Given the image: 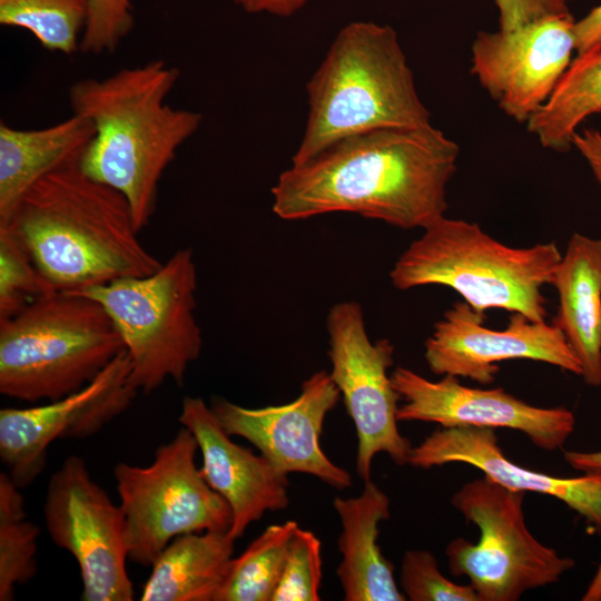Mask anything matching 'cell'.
I'll use <instances>...</instances> for the list:
<instances>
[{
  "instance_id": "cell-27",
  "label": "cell",
  "mask_w": 601,
  "mask_h": 601,
  "mask_svg": "<svg viewBox=\"0 0 601 601\" xmlns=\"http://www.w3.org/2000/svg\"><path fill=\"white\" fill-rule=\"evenodd\" d=\"M57 292L40 274L18 237L0 226V319Z\"/></svg>"
},
{
  "instance_id": "cell-37",
  "label": "cell",
  "mask_w": 601,
  "mask_h": 601,
  "mask_svg": "<svg viewBox=\"0 0 601 601\" xmlns=\"http://www.w3.org/2000/svg\"><path fill=\"white\" fill-rule=\"evenodd\" d=\"M559 1H561L562 3H565V4H566L568 1H570V0H559Z\"/></svg>"
},
{
  "instance_id": "cell-18",
  "label": "cell",
  "mask_w": 601,
  "mask_h": 601,
  "mask_svg": "<svg viewBox=\"0 0 601 601\" xmlns=\"http://www.w3.org/2000/svg\"><path fill=\"white\" fill-rule=\"evenodd\" d=\"M464 463L512 491L534 492L563 502L584 519L589 529L601 536V475L582 474L559 477L533 471L509 460L495 431L487 427H441L413 446L408 464L431 469Z\"/></svg>"
},
{
  "instance_id": "cell-23",
  "label": "cell",
  "mask_w": 601,
  "mask_h": 601,
  "mask_svg": "<svg viewBox=\"0 0 601 601\" xmlns=\"http://www.w3.org/2000/svg\"><path fill=\"white\" fill-rule=\"evenodd\" d=\"M601 112V48L572 60L548 101L526 121L548 149L566 151L579 126Z\"/></svg>"
},
{
  "instance_id": "cell-2",
  "label": "cell",
  "mask_w": 601,
  "mask_h": 601,
  "mask_svg": "<svg viewBox=\"0 0 601 601\" xmlns=\"http://www.w3.org/2000/svg\"><path fill=\"white\" fill-rule=\"evenodd\" d=\"M179 75L154 59L69 88L72 114L95 128L79 166L127 199L138 231L155 213L162 174L203 121L199 112L167 104Z\"/></svg>"
},
{
  "instance_id": "cell-9",
  "label": "cell",
  "mask_w": 601,
  "mask_h": 601,
  "mask_svg": "<svg viewBox=\"0 0 601 601\" xmlns=\"http://www.w3.org/2000/svg\"><path fill=\"white\" fill-rule=\"evenodd\" d=\"M197 450L195 436L183 426L157 447L149 465L115 466L131 562L151 565L178 535L230 529L231 510L200 475Z\"/></svg>"
},
{
  "instance_id": "cell-7",
  "label": "cell",
  "mask_w": 601,
  "mask_h": 601,
  "mask_svg": "<svg viewBox=\"0 0 601 601\" xmlns=\"http://www.w3.org/2000/svg\"><path fill=\"white\" fill-rule=\"evenodd\" d=\"M191 248L176 250L154 273L70 292L97 300L111 318L130 361V383L149 394L166 380L183 385L201 353Z\"/></svg>"
},
{
  "instance_id": "cell-30",
  "label": "cell",
  "mask_w": 601,
  "mask_h": 601,
  "mask_svg": "<svg viewBox=\"0 0 601 601\" xmlns=\"http://www.w3.org/2000/svg\"><path fill=\"white\" fill-rule=\"evenodd\" d=\"M88 20L80 50L101 55L115 51L135 24L132 0H87Z\"/></svg>"
},
{
  "instance_id": "cell-15",
  "label": "cell",
  "mask_w": 601,
  "mask_h": 601,
  "mask_svg": "<svg viewBox=\"0 0 601 601\" xmlns=\"http://www.w3.org/2000/svg\"><path fill=\"white\" fill-rule=\"evenodd\" d=\"M339 398L329 373L318 371L289 403L249 408L215 397L210 407L230 436L247 440L282 473L309 474L343 490L352 485L349 473L321 447L325 418Z\"/></svg>"
},
{
  "instance_id": "cell-34",
  "label": "cell",
  "mask_w": 601,
  "mask_h": 601,
  "mask_svg": "<svg viewBox=\"0 0 601 601\" xmlns=\"http://www.w3.org/2000/svg\"><path fill=\"white\" fill-rule=\"evenodd\" d=\"M247 13H269L290 17L302 10L308 0H231Z\"/></svg>"
},
{
  "instance_id": "cell-29",
  "label": "cell",
  "mask_w": 601,
  "mask_h": 601,
  "mask_svg": "<svg viewBox=\"0 0 601 601\" xmlns=\"http://www.w3.org/2000/svg\"><path fill=\"white\" fill-rule=\"evenodd\" d=\"M400 585L411 601H480L471 584H459L445 578L436 558L426 550L404 553Z\"/></svg>"
},
{
  "instance_id": "cell-11",
  "label": "cell",
  "mask_w": 601,
  "mask_h": 601,
  "mask_svg": "<svg viewBox=\"0 0 601 601\" xmlns=\"http://www.w3.org/2000/svg\"><path fill=\"white\" fill-rule=\"evenodd\" d=\"M43 515L52 542L78 563L83 601L132 600L122 510L91 479L82 457H67L51 474Z\"/></svg>"
},
{
  "instance_id": "cell-16",
  "label": "cell",
  "mask_w": 601,
  "mask_h": 601,
  "mask_svg": "<svg viewBox=\"0 0 601 601\" xmlns=\"http://www.w3.org/2000/svg\"><path fill=\"white\" fill-rule=\"evenodd\" d=\"M391 378L404 401L397 408L398 422L510 428L544 451L562 447L575 427V416L569 408L533 406L500 387H469L452 375L431 381L403 366L395 368Z\"/></svg>"
},
{
  "instance_id": "cell-5",
  "label": "cell",
  "mask_w": 601,
  "mask_h": 601,
  "mask_svg": "<svg viewBox=\"0 0 601 601\" xmlns=\"http://www.w3.org/2000/svg\"><path fill=\"white\" fill-rule=\"evenodd\" d=\"M561 258L555 243L511 247L475 223L443 216L400 255L390 278L401 290L450 287L479 313L501 308L543 322L542 287L553 283Z\"/></svg>"
},
{
  "instance_id": "cell-10",
  "label": "cell",
  "mask_w": 601,
  "mask_h": 601,
  "mask_svg": "<svg viewBox=\"0 0 601 601\" xmlns=\"http://www.w3.org/2000/svg\"><path fill=\"white\" fill-rule=\"evenodd\" d=\"M329 375L343 396L357 434L356 472L371 480L375 455L387 454L397 465L408 464L412 444L398 431L400 394L388 368L394 345L387 338L372 342L364 312L356 300H342L326 316Z\"/></svg>"
},
{
  "instance_id": "cell-1",
  "label": "cell",
  "mask_w": 601,
  "mask_h": 601,
  "mask_svg": "<svg viewBox=\"0 0 601 601\" xmlns=\"http://www.w3.org/2000/svg\"><path fill=\"white\" fill-rule=\"evenodd\" d=\"M459 154L432 124L352 135L284 170L272 188V209L284 220L352 213L424 229L445 216Z\"/></svg>"
},
{
  "instance_id": "cell-21",
  "label": "cell",
  "mask_w": 601,
  "mask_h": 601,
  "mask_svg": "<svg viewBox=\"0 0 601 601\" xmlns=\"http://www.w3.org/2000/svg\"><path fill=\"white\" fill-rule=\"evenodd\" d=\"M95 136L92 122L77 114L38 129L0 122V224L28 189L46 175L79 164Z\"/></svg>"
},
{
  "instance_id": "cell-22",
  "label": "cell",
  "mask_w": 601,
  "mask_h": 601,
  "mask_svg": "<svg viewBox=\"0 0 601 601\" xmlns=\"http://www.w3.org/2000/svg\"><path fill=\"white\" fill-rule=\"evenodd\" d=\"M235 541L225 531L176 536L152 562L141 601H214L233 559Z\"/></svg>"
},
{
  "instance_id": "cell-12",
  "label": "cell",
  "mask_w": 601,
  "mask_h": 601,
  "mask_svg": "<svg viewBox=\"0 0 601 601\" xmlns=\"http://www.w3.org/2000/svg\"><path fill=\"white\" fill-rule=\"evenodd\" d=\"M575 21L565 11L476 33L471 72L509 117L526 122L551 97L577 51Z\"/></svg>"
},
{
  "instance_id": "cell-38",
  "label": "cell",
  "mask_w": 601,
  "mask_h": 601,
  "mask_svg": "<svg viewBox=\"0 0 601 601\" xmlns=\"http://www.w3.org/2000/svg\"><path fill=\"white\" fill-rule=\"evenodd\" d=\"M598 601H601V594H600V597H599V600H598Z\"/></svg>"
},
{
  "instance_id": "cell-13",
  "label": "cell",
  "mask_w": 601,
  "mask_h": 601,
  "mask_svg": "<svg viewBox=\"0 0 601 601\" xmlns=\"http://www.w3.org/2000/svg\"><path fill=\"white\" fill-rule=\"evenodd\" d=\"M139 392L130 383L124 349L80 390L47 404L0 411V457L20 487L42 473L49 445L60 439H86L124 413Z\"/></svg>"
},
{
  "instance_id": "cell-20",
  "label": "cell",
  "mask_w": 601,
  "mask_h": 601,
  "mask_svg": "<svg viewBox=\"0 0 601 601\" xmlns=\"http://www.w3.org/2000/svg\"><path fill=\"white\" fill-rule=\"evenodd\" d=\"M552 285L559 296L553 323L582 367L583 381L601 385V238L574 233Z\"/></svg>"
},
{
  "instance_id": "cell-32",
  "label": "cell",
  "mask_w": 601,
  "mask_h": 601,
  "mask_svg": "<svg viewBox=\"0 0 601 601\" xmlns=\"http://www.w3.org/2000/svg\"><path fill=\"white\" fill-rule=\"evenodd\" d=\"M574 33L578 55L601 48V3L575 21Z\"/></svg>"
},
{
  "instance_id": "cell-17",
  "label": "cell",
  "mask_w": 601,
  "mask_h": 601,
  "mask_svg": "<svg viewBox=\"0 0 601 601\" xmlns=\"http://www.w3.org/2000/svg\"><path fill=\"white\" fill-rule=\"evenodd\" d=\"M178 420L197 441L200 475L231 510L228 534L234 540L267 511L288 506L287 475L264 455L235 443L201 397L186 396Z\"/></svg>"
},
{
  "instance_id": "cell-24",
  "label": "cell",
  "mask_w": 601,
  "mask_h": 601,
  "mask_svg": "<svg viewBox=\"0 0 601 601\" xmlns=\"http://www.w3.org/2000/svg\"><path fill=\"white\" fill-rule=\"evenodd\" d=\"M297 528L293 520L266 528L230 560L214 601H272Z\"/></svg>"
},
{
  "instance_id": "cell-8",
  "label": "cell",
  "mask_w": 601,
  "mask_h": 601,
  "mask_svg": "<svg viewBox=\"0 0 601 601\" xmlns=\"http://www.w3.org/2000/svg\"><path fill=\"white\" fill-rule=\"evenodd\" d=\"M524 496L483 475L464 483L451 499L480 536L476 542L456 538L447 544L450 572L466 577L480 601H518L575 566L574 559L560 555L530 532Z\"/></svg>"
},
{
  "instance_id": "cell-36",
  "label": "cell",
  "mask_w": 601,
  "mask_h": 601,
  "mask_svg": "<svg viewBox=\"0 0 601 601\" xmlns=\"http://www.w3.org/2000/svg\"><path fill=\"white\" fill-rule=\"evenodd\" d=\"M600 594H601V561L581 600L582 601H598Z\"/></svg>"
},
{
  "instance_id": "cell-14",
  "label": "cell",
  "mask_w": 601,
  "mask_h": 601,
  "mask_svg": "<svg viewBox=\"0 0 601 601\" xmlns=\"http://www.w3.org/2000/svg\"><path fill=\"white\" fill-rule=\"evenodd\" d=\"M484 317L464 300L444 312L424 344V357L434 374L487 385L500 370L496 363L531 359L582 375L579 358L554 323L513 313L508 326L495 331L483 325Z\"/></svg>"
},
{
  "instance_id": "cell-31",
  "label": "cell",
  "mask_w": 601,
  "mask_h": 601,
  "mask_svg": "<svg viewBox=\"0 0 601 601\" xmlns=\"http://www.w3.org/2000/svg\"><path fill=\"white\" fill-rule=\"evenodd\" d=\"M501 30H514L546 16L569 11L559 0H494Z\"/></svg>"
},
{
  "instance_id": "cell-33",
  "label": "cell",
  "mask_w": 601,
  "mask_h": 601,
  "mask_svg": "<svg viewBox=\"0 0 601 601\" xmlns=\"http://www.w3.org/2000/svg\"><path fill=\"white\" fill-rule=\"evenodd\" d=\"M572 146L587 160L601 187V131L597 129L577 131L572 139Z\"/></svg>"
},
{
  "instance_id": "cell-35",
  "label": "cell",
  "mask_w": 601,
  "mask_h": 601,
  "mask_svg": "<svg viewBox=\"0 0 601 601\" xmlns=\"http://www.w3.org/2000/svg\"><path fill=\"white\" fill-rule=\"evenodd\" d=\"M564 460L572 469L583 474L601 475V451H566Z\"/></svg>"
},
{
  "instance_id": "cell-6",
  "label": "cell",
  "mask_w": 601,
  "mask_h": 601,
  "mask_svg": "<svg viewBox=\"0 0 601 601\" xmlns=\"http://www.w3.org/2000/svg\"><path fill=\"white\" fill-rule=\"evenodd\" d=\"M124 349L97 300L53 292L0 319V393L26 402L61 398L88 384Z\"/></svg>"
},
{
  "instance_id": "cell-28",
  "label": "cell",
  "mask_w": 601,
  "mask_h": 601,
  "mask_svg": "<svg viewBox=\"0 0 601 601\" xmlns=\"http://www.w3.org/2000/svg\"><path fill=\"white\" fill-rule=\"evenodd\" d=\"M322 581V543L308 530L295 531L272 601H318Z\"/></svg>"
},
{
  "instance_id": "cell-25",
  "label": "cell",
  "mask_w": 601,
  "mask_h": 601,
  "mask_svg": "<svg viewBox=\"0 0 601 601\" xmlns=\"http://www.w3.org/2000/svg\"><path fill=\"white\" fill-rule=\"evenodd\" d=\"M87 20V0H0L2 26L24 29L45 49L63 55L80 49Z\"/></svg>"
},
{
  "instance_id": "cell-19",
  "label": "cell",
  "mask_w": 601,
  "mask_h": 601,
  "mask_svg": "<svg viewBox=\"0 0 601 601\" xmlns=\"http://www.w3.org/2000/svg\"><path fill=\"white\" fill-rule=\"evenodd\" d=\"M334 509L341 521L336 574L346 601H404L394 577V565L377 543L378 525L390 518L391 501L372 481L353 497L336 496Z\"/></svg>"
},
{
  "instance_id": "cell-3",
  "label": "cell",
  "mask_w": 601,
  "mask_h": 601,
  "mask_svg": "<svg viewBox=\"0 0 601 601\" xmlns=\"http://www.w3.org/2000/svg\"><path fill=\"white\" fill-rule=\"evenodd\" d=\"M0 226L18 237L59 292L145 276L161 265L140 243L127 199L79 164L39 179Z\"/></svg>"
},
{
  "instance_id": "cell-4",
  "label": "cell",
  "mask_w": 601,
  "mask_h": 601,
  "mask_svg": "<svg viewBox=\"0 0 601 601\" xmlns=\"http://www.w3.org/2000/svg\"><path fill=\"white\" fill-rule=\"evenodd\" d=\"M306 92L307 120L292 165L352 135L431 125L397 33L387 24L354 21L342 28Z\"/></svg>"
},
{
  "instance_id": "cell-26",
  "label": "cell",
  "mask_w": 601,
  "mask_h": 601,
  "mask_svg": "<svg viewBox=\"0 0 601 601\" xmlns=\"http://www.w3.org/2000/svg\"><path fill=\"white\" fill-rule=\"evenodd\" d=\"M20 487L8 472L0 473V600L14 599L18 584L37 572L39 528L27 520Z\"/></svg>"
}]
</instances>
